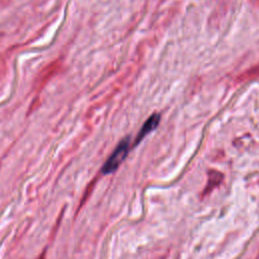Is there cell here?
Here are the masks:
<instances>
[{
    "label": "cell",
    "mask_w": 259,
    "mask_h": 259,
    "mask_svg": "<svg viewBox=\"0 0 259 259\" xmlns=\"http://www.w3.org/2000/svg\"><path fill=\"white\" fill-rule=\"evenodd\" d=\"M128 150H130V138L126 137L116 146L112 154L106 160V162L104 163L101 169L102 173L109 174L114 172L127 156Z\"/></svg>",
    "instance_id": "1"
},
{
    "label": "cell",
    "mask_w": 259,
    "mask_h": 259,
    "mask_svg": "<svg viewBox=\"0 0 259 259\" xmlns=\"http://www.w3.org/2000/svg\"><path fill=\"white\" fill-rule=\"evenodd\" d=\"M160 122V115L158 113H154L152 114L144 123V125L142 126V128L140 130L137 138H136V142L135 145L139 144L148 134H150L151 132H153L159 124Z\"/></svg>",
    "instance_id": "2"
}]
</instances>
